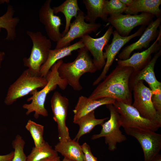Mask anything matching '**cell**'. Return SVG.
I'll return each instance as SVG.
<instances>
[{"label":"cell","mask_w":161,"mask_h":161,"mask_svg":"<svg viewBox=\"0 0 161 161\" xmlns=\"http://www.w3.org/2000/svg\"><path fill=\"white\" fill-rule=\"evenodd\" d=\"M133 71L131 67L117 65L98 84L88 97L92 99L110 98L131 105L132 91L129 87V81Z\"/></svg>","instance_id":"1"},{"label":"cell","mask_w":161,"mask_h":161,"mask_svg":"<svg viewBox=\"0 0 161 161\" xmlns=\"http://www.w3.org/2000/svg\"><path fill=\"white\" fill-rule=\"evenodd\" d=\"M63 62L62 59L60 60L52 66L45 77L47 83L41 90L38 91L37 89H35L30 93L32 96L27 99V101H31V102L29 104L25 103L22 106L23 108L27 110L26 115L34 112V117L36 119L39 115L45 117L48 116V111L44 105L47 95L54 90L57 86L64 90L68 85L66 81L59 76L58 71V67Z\"/></svg>","instance_id":"2"},{"label":"cell","mask_w":161,"mask_h":161,"mask_svg":"<svg viewBox=\"0 0 161 161\" xmlns=\"http://www.w3.org/2000/svg\"><path fill=\"white\" fill-rule=\"evenodd\" d=\"M75 59L72 62L62 63L58 69L59 76L65 79L75 91H80L82 87L80 79L82 76L86 73H94L97 69L88 51L84 47L78 50Z\"/></svg>","instance_id":"3"},{"label":"cell","mask_w":161,"mask_h":161,"mask_svg":"<svg viewBox=\"0 0 161 161\" xmlns=\"http://www.w3.org/2000/svg\"><path fill=\"white\" fill-rule=\"evenodd\" d=\"M27 34L32 41V46L29 57L23 59L24 64L32 74L41 76V68L47 60L51 49V40L40 31L28 30Z\"/></svg>","instance_id":"4"},{"label":"cell","mask_w":161,"mask_h":161,"mask_svg":"<svg viewBox=\"0 0 161 161\" xmlns=\"http://www.w3.org/2000/svg\"><path fill=\"white\" fill-rule=\"evenodd\" d=\"M47 83L45 78L33 75L27 69L9 86L4 102L7 105H11L33 90L43 88Z\"/></svg>","instance_id":"5"},{"label":"cell","mask_w":161,"mask_h":161,"mask_svg":"<svg viewBox=\"0 0 161 161\" xmlns=\"http://www.w3.org/2000/svg\"><path fill=\"white\" fill-rule=\"evenodd\" d=\"M118 113L121 126L124 129L134 128L155 132L161 123L142 117L131 105L116 101L113 104Z\"/></svg>","instance_id":"6"},{"label":"cell","mask_w":161,"mask_h":161,"mask_svg":"<svg viewBox=\"0 0 161 161\" xmlns=\"http://www.w3.org/2000/svg\"><path fill=\"white\" fill-rule=\"evenodd\" d=\"M106 106L110 113V118L101 125L102 128L100 132L93 135L91 139L94 140L104 137L109 149L114 151L117 148V143L125 141L127 139L120 130L121 125L120 116L114 106L110 104L106 105Z\"/></svg>","instance_id":"7"},{"label":"cell","mask_w":161,"mask_h":161,"mask_svg":"<svg viewBox=\"0 0 161 161\" xmlns=\"http://www.w3.org/2000/svg\"><path fill=\"white\" fill-rule=\"evenodd\" d=\"M126 134L135 138L142 148L144 161H152L161 149V134L154 131L137 128L124 129Z\"/></svg>","instance_id":"8"},{"label":"cell","mask_w":161,"mask_h":161,"mask_svg":"<svg viewBox=\"0 0 161 161\" xmlns=\"http://www.w3.org/2000/svg\"><path fill=\"white\" fill-rule=\"evenodd\" d=\"M132 91L134 102L131 105L143 117L161 123V116L157 114L152 104V91L150 88L140 80L133 86Z\"/></svg>","instance_id":"9"},{"label":"cell","mask_w":161,"mask_h":161,"mask_svg":"<svg viewBox=\"0 0 161 161\" xmlns=\"http://www.w3.org/2000/svg\"><path fill=\"white\" fill-rule=\"evenodd\" d=\"M145 27V26H142L134 33L126 37L121 36L116 30L113 31L112 42L104 48L105 52L103 55L106 61L105 64L100 75L93 82V86L96 85L104 79L116 55L122 48L132 39L141 35L144 31Z\"/></svg>","instance_id":"10"},{"label":"cell","mask_w":161,"mask_h":161,"mask_svg":"<svg viewBox=\"0 0 161 161\" xmlns=\"http://www.w3.org/2000/svg\"><path fill=\"white\" fill-rule=\"evenodd\" d=\"M154 16L152 14L145 13L133 15L121 14L110 16L107 22L115 28L120 35L126 37L129 36L131 31L135 27L148 25Z\"/></svg>","instance_id":"11"},{"label":"cell","mask_w":161,"mask_h":161,"mask_svg":"<svg viewBox=\"0 0 161 161\" xmlns=\"http://www.w3.org/2000/svg\"><path fill=\"white\" fill-rule=\"evenodd\" d=\"M85 14L81 10L78 11L75 20L71 23L68 32L56 42L55 49L68 47L76 38H81L83 36L96 32L101 26L100 23L91 24L85 22Z\"/></svg>","instance_id":"12"},{"label":"cell","mask_w":161,"mask_h":161,"mask_svg":"<svg viewBox=\"0 0 161 161\" xmlns=\"http://www.w3.org/2000/svg\"><path fill=\"white\" fill-rule=\"evenodd\" d=\"M50 103L53 119L57 124L59 141L71 139L66 123L69 105L68 99L56 91L52 95Z\"/></svg>","instance_id":"13"},{"label":"cell","mask_w":161,"mask_h":161,"mask_svg":"<svg viewBox=\"0 0 161 161\" xmlns=\"http://www.w3.org/2000/svg\"><path fill=\"white\" fill-rule=\"evenodd\" d=\"M113 27L110 26L101 37L93 38L89 35L83 36L80 39L84 47L93 57V62L97 70L103 68L105 64L103 51L104 47L108 44L113 32Z\"/></svg>","instance_id":"14"},{"label":"cell","mask_w":161,"mask_h":161,"mask_svg":"<svg viewBox=\"0 0 161 161\" xmlns=\"http://www.w3.org/2000/svg\"><path fill=\"white\" fill-rule=\"evenodd\" d=\"M51 0H47L44 2L39 11L38 17L49 39L57 42L62 37L60 30L62 24L60 18L55 14L51 7Z\"/></svg>","instance_id":"15"},{"label":"cell","mask_w":161,"mask_h":161,"mask_svg":"<svg viewBox=\"0 0 161 161\" xmlns=\"http://www.w3.org/2000/svg\"><path fill=\"white\" fill-rule=\"evenodd\" d=\"M161 22V17L152 21L144 31L140 38L137 41L125 47L118 55L120 60H125L130 57L131 53L134 50L142 49L148 47L151 42L157 37L159 31L158 28Z\"/></svg>","instance_id":"16"},{"label":"cell","mask_w":161,"mask_h":161,"mask_svg":"<svg viewBox=\"0 0 161 161\" xmlns=\"http://www.w3.org/2000/svg\"><path fill=\"white\" fill-rule=\"evenodd\" d=\"M161 55L160 49L155 53L153 58L142 69L136 72L133 71L129 81V87L132 91L133 86L140 80L146 81L152 91L161 89V83L157 79L154 72L155 65Z\"/></svg>","instance_id":"17"},{"label":"cell","mask_w":161,"mask_h":161,"mask_svg":"<svg viewBox=\"0 0 161 161\" xmlns=\"http://www.w3.org/2000/svg\"><path fill=\"white\" fill-rule=\"evenodd\" d=\"M161 29L155 41L146 50L141 52L135 53L125 60H119L118 65L131 67L134 72L138 71L144 67L151 59V55L161 49Z\"/></svg>","instance_id":"18"},{"label":"cell","mask_w":161,"mask_h":161,"mask_svg":"<svg viewBox=\"0 0 161 161\" xmlns=\"http://www.w3.org/2000/svg\"><path fill=\"white\" fill-rule=\"evenodd\" d=\"M114 99L105 97L98 99H92L88 97L81 96L78 98L73 112L74 115L73 122L75 123L82 116L94 111L97 108L103 105L113 104Z\"/></svg>","instance_id":"19"},{"label":"cell","mask_w":161,"mask_h":161,"mask_svg":"<svg viewBox=\"0 0 161 161\" xmlns=\"http://www.w3.org/2000/svg\"><path fill=\"white\" fill-rule=\"evenodd\" d=\"M84 47L81 40L69 46L59 49H51L47 60L40 69L41 76L45 78L52 66L57 61L72 55V52Z\"/></svg>","instance_id":"20"},{"label":"cell","mask_w":161,"mask_h":161,"mask_svg":"<svg viewBox=\"0 0 161 161\" xmlns=\"http://www.w3.org/2000/svg\"><path fill=\"white\" fill-rule=\"evenodd\" d=\"M161 4L160 0H133L131 4L127 7L124 12L134 15L141 12L152 14L157 18L161 17Z\"/></svg>","instance_id":"21"},{"label":"cell","mask_w":161,"mask_h":161,"mask_svg":"<svg viewBox=\"0 0 161 161\" xmlns=\"http://www.w3.org/2000/svg\"><path fill=\"white\" fill-rule=\"evenodd\" d=\"M54 149L65 158L73 161H85L81 145L74 140L59 141L55 145Z\"/></svg>","instance_id":"22"},{"label":"cell","mask_w":161,"mask_h":161,"mask_svg":"<svg viewBox=\"0 0 161 161\" xmlns=\"http://www.w3.org/2000/svg\"><path fill=\"white\" fill-rule=\"evenodd\" d=\"M15 12L13 7L9 4L6 13L0 16V32L2 29L6 30V40L13 41L16 37V27L20 19L18 17L14 16Z\"/></svg>","instance_id":"23"},{"label":"cell","mask_w":161,"mask_h":161,"mask_svg":"<svg viewBox=\"0 0 161 161\" xmlns=\"http://www.w3.org/2000/svg\"><path fill=\"white\" fill-rule=\"evenodd\" d=\"M105 0H83V2L87 10L85 20L91 24L95 23L97 19L100 18L107 22L108 16L104 8Z\"/></svg>","instance_id":"24"},{"label":"cell","mask_w":161,"mask_h":161,"mask_svg":"<svg viewBox=\"0 0 161 161\" xmlns=\"http://www.w3.org/2000/svg\"><path fill=\"white\" fill-rule=\"evenodd\" d=\"M55 15L59 12L64 15L66 24L64 31L61 33L62 37L68 32L71 21L73 17L76 18L78 11L80 10L78 6L77 0H66L59 6L52 8Z\"/></svg>","instance_id":"25"},{"label":"cell","mask_w":161,"mask_h":161,"mask_svg":"<svg viewBox=\"0 0 161 161\" xmlns=\"http://www.w3.org/2000/svg\"><path fill=\"white\" fill-rule=\"evenodd\" d=\"M97 119L95 118L94 111L82 116L75 122L79 126L78 131L73 140L78 142L83 135L89 133L93 128L98 125H101L106 119Z\"/></svg>","instance_id":"26"},{"label":"cell","mask_w":161,"mask_h":161,"mask_svg":"<svg viewBox=\"0 0 161 161\" xmlns=\"http://www.w3.org/2000/svg\"><path fill=\"white\" fill-rule=\"evenodd\" d=\"M58 156V152L47 142L40 147H32L27 157V161H41Z\"/></svg>","instance_id":"27"},{"label":"cell","mask_w":161,"mask_h":161,"mask_svg":"<svg viewBox=\"0 0 161 161\" xmlns=\"http://www.w3.org/2000/svg\"><path fill=\"white\" fill-rule=\"evenodd\" d=\"M25 128L30 133L33 139L35 146L40 147L45 143L43 137L44 126L29 119Z\"/></svg>","instance_id":"28"},{"label":"cell","mask_w":161,"mask_h":161,"mask_svg":"<svg viewBox=\"0 0 161 161\" xmlns=\"http://www.w3.org/2000/svg\"><path fill=\"white\" fill-rule=\"evenodd\" d=\"M25 142L19 135H17L13 141L14 155L12 161H27V157L24 152Z\"/></svg>","instance_id":"29"},{"label":"cell","mask_w":161,"mask_h":161,"mask_svg":"<svg viewBox=\"0 0 161 161\" xmlns=\"http://www.w3.org/2000/svg\"><path fill=\"white\" fill-rule=\"evenodd\" d=\"M126 7L120 0H104V10L108 15L112 16L122 14Z\"/></svg>","instance_id":"30"},{"label":"cell","mask_w":161,"mask_h":161,"mask_svg":"<svg viewBox=\"0 0 161 161\" xmlns=\"http://www.w3.org/2000/svg\"><path fill=\"white\" fill-rule=\"evenodd\" d=\"M151 101L157 114L161 116V89L152 91Z\"/></svg>","instance_id":"31"},{"label":"cell","mask_w":161,"mask_h":161,"mask_svg":"<svg viewBox=\"0 0 161 161\" xmlns=\"http://www.w3.org/2000/svg\"><path fill=\"white\" fill-rule=\"evenodd\" d=\"M81 146L84 155L85 161H98L97 158L92 153L90 147L86 143H84Z\"/></svg>","instance_id":"32"},{"label":"cell","mask_w":161,"mask_h":161,"mask_svg":"<svg viewBox=\"0 0 161 161\" xmlns=\"http://www.w3.org/2000/svg\"><path fill=\"white\" fill-rule=\"evenodd\" d=\"M14 155V151L6 155H0V161H12Z\"/></svg>","instance_id":"33"},{"label":"cell","mask_w":161,"mask_h":161,"mask_svg":"<svg viewBox=\"0 0 161 161\" xmlns=\"http://www.w3.org/2000/svg\"><path fill=\"white\" fill-rule=\"evenodd\" d=\"M41 161H60V157L58 156L47 158Z\"/></svg>","instance_id":"34"},{"label":"cell","mask_w":161,"mask_h":161,"mask_svg":"<svg viewBox=\"0 0 161 161\" xmlns=\"http://www.w3.org/2000/svg\"><path fill=\"white\" fill-rule=\"evenodd\" d=\"M133 0H120V1L126 7L130 5Z\"/></svg>","instance_id":"35"},{"label":"cell","mask_w":161,"mask_h":161,"mask_svg":"<svg viewBox=\"0 0 161 161\" xmlns=\"http://www.w3.org/2000/svg\"><path fill=\"white\" fill-rule=\"evenodd\" d=\"M5 55L4 52L0 50V68L1 67L2 63L5 58Z\"/></svg>","instance_id":"36"},{"label":"cell","mask_w":161,"mask_h":161,"mask_svg":"<svg viewBox=\"0 0 161 161\" xmlns=\"http://www.w3.org/2000/svg\"><path fill=\"white\" fill-rule=\"evenodd\" d=\"M152 161H161V155L159 154Z\"/></svg>","instance_id":"37"},{"label":"cell","mask_w":161,"mask_h":161,"mask_svg":"<svg viewBox=\"0 0 161 161\" xmlns=\"http://www.w3.org/2000/svg\"><path fill=\"white\" fill-rule=\"evenodd\" d=\"M62 161H73L72 160L64 158Z\"/></svg>","instance_id":"38"}]
</instances>
